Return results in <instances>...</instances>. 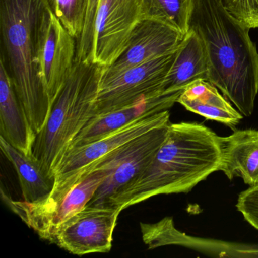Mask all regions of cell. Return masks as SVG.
<instances>
[{
	"mask_svg": "<svg viewBox=\"0 0 258 258\" xmlns=\"http://www.w3.org/2000/svg\"><path fill=\"white\" fill-rule=\"evenodd\" d=\"M221 162V137L201 123H170L150 164L108 205L122 211L154 196L188 192Z\"/></svg>",
	"mask_w": 258,
	"mask_h": 258,
	"instance_id": "cell-1",
	"label": "cell"
},
{
	"mask_svg": "<svg viewBox=\"0 0 258 258\" xmlns=\"http://www.w3.org/2000/svg\"><path fill=\"white\" fill-rule=\"evenodd\" d=\"M205 43L208 81L245 117L258 94V52L250 28L234 17L223 0H196L189 22Z\"/></svg>",
	"mask_w": 258,
	"mask_h": 258,
	"instance_id": "cell-2",
	"label": "cell"
},
{
	"mask_svg": "<svg viewBox=\"0 0 258 258\" xmlns=\"http://www.w3.org/2000/svg\"><path fill=\"white\" fill-rule=\"evenodd\" d=\"M51 14L48 0H0V61L37 135L52 109L40 63L42 39Z\"/></svg>",
	"mask_w": 258,
	"mask_h": 258,
	"instance_id": "cell-3",
	"label": "cell"
},
{
	"mask_svg": "<svg viewBox=\"0 0 258 258\" xmlns=\"http://www.w3.org/2000/svg\"><path fill=\"white\" fill-rule=\"evenodd\" d=\"M105 68L75 60L71 75L52 105L46 126L37 135L34 158L52 179L55 167L74 139L93 117Z\"/></svg>",
	"mask_w": 258,
	"mask_h": 258,
	"instance_id": "cell-4",
	"label": "cell"
},
{
	"mask_svg": "<svg viewBox=\"0 0 258 258\" xmlns=\"http://www.w3.org/2000/svg\"><path fill=\"white\" fill-rule=\"evenodd\" d=\"M170 123L169 110L148 114L96 141L68 149L54 170L52 192L40 202L50 205L58 202L98 161L134 139Z\"/></svg>",
	"mask_w": 258,
	"mask_h": 258,
	"instance_id": "cell-5",
	"label": "cell"
},
{
	"mask_svg": "<svg viewBox=\"0 0 258 258\" xmlns=\"http://www.w3.org/2000/svg\"><path fill=\"white\" fill-rule=\"evenodd\" d=\"M107 174L108 171L102 166L93 165L59 201L47 206L13 200L3 189L1 194L3 200L13 212L40 238L49 241L63 223L87 206Z\"/></svg>",
	"mask_w": 258,
	"mask_h": 258,
	"instance_id": "cell-6",
	"label": "cell"
},
{
	"mask_svg": "<svg viewBox=\"0 0 258 258\" xmlns=\"http://www.w3.org/2000/svg\"><path fill=\"white\" fill-rule=\"evenodd\" d=\"M170 124L155 128L134 139L96 163L94 165L102 166L108 174L87 205H108L116 195L135 180L164 143Z\"/></svg>",
	"mask_w": 258,
	"mask_h": 258,
	"instance_id": "cell-7",
	"label": "cell"
},
{
	"mask_svg": "<svg viewBox=\"0 0 258 258\" xmlns=\"http://www.w3.org/2000/svg\"><path fill=\"white\" fill-rule=\"evenodd\" d=\"M176 51L128 69L106 82L100 83L93 108V117L131 106L164 93L162 84L173 64Z\"/></svg>",
	"mask_w": 258,
	"mask_h": 258,
	"instance_id": "cell-8",
	"label": "cell"
},
{
	"mask_svg": "<svg viewBox=\"0 0 258 258\" xmlns=\"http://www.w3.org/2000/svg\"><path fill=\"white\" fill-rule=\"evenodd\" d=\"M121 211L109 205H87L63 223L49 241L75 255L108 253Z\"/></svg>",
	"mask_w": 258,
	"mask_h": 258,
	"instance_id": "cell-9",
	"label": "cell"
},
{
	"mask_svg": "<svg viewBox=\"0 0 258 258\" xmlns=\"http://www.w3.org/2000/svg\"><path fill=\"white\" fill-rule=\"evenodd\" d=\"M141 20L142 0H100L95 19L93 62L111 66Z\"/></svg>",
	"mask_w": 258,
	"mask_h": 258,
	"instance_id": "cell-10",
	"label": "cell"
},
{
	"mask_svg": "<svg viewBox=\"0 0 258 258\" xmlns=\"http://www.w3.org/2000/svg\"><path fill=\"white\" fill-rule=\"evenodd\" d=\"M184 36L173 28L151 19H143L134 28L124 50L111 66L105 67L100 83L128 69L176 50Z\"/></svg>",
	"mask_w": 258,
	"mask_h": 258,
	"instance_id": "cell-11",
	"label": "cell"
},
{
	"mask_svg": "<svg viewBox=\"0 0 258 258\" xmlns=\"http://www.w3.org/2000/svg\"><path fill=\"white\" fill-rule=\"evenodd\" d=\"M78 41L52 12L42 39L40 63L45 86L53 105L71 75Z\"/></svg>",
	"mask_w": 258,
	"mask_h": 258,
	"instance_id": "cell-12",
	"label": "cell"
},
{
	"mask_svg": "<svg viewBox=\"0 0 258 258\" xmlns=\"http://www.w3.org/2000/svg\"><path fill=\"white\" fill-rule=\"evenodd\" d=\"M182 91L164 92L131 106L92 117L74 139L69 149L96 141L148 114L170 109L177 102Z\"/></svg>",
	"mask_w": 258,
	"mask_h": 258,
	"instance_id": "cell-13",
	"label": "cell"
},
{
	"mask_svg": "<svg viewBox=\"0 0 258 258\" xmlns=\"http://www.w3.org/2000/svg\"><path fill=\"white\" fill-rule=\"evenodd\" d=\"M0 136L13 147L34 158L37 134L21 104L4 63L0 61Z\"/></svg>",
	"mask_w": 258,
	"mask_h": 258,
	"instance_id": "cell-14",
	"label": "cell"
},
{
	"mask_svg": "<svg viewBox=\"0 0 258 258\" xmlns=\"http://www.w3.org/2000/svg\"><path fill=\"white\" fill-rule=\"evenodd\" d=\"M208 74L209 64L205 43L196 31L189 29L176 49L162 90H184L196 81H208Z\"/></svg>",
	"mask_w": 258,
	"mask_h": 258,
	"instance_id": "cell-15",
	"label": "cell"
},
{
	"mask_svg": "<svg viewBox=\"0 0 258 258\" xmlns=\"http://www.w3.org/2000/svg\"><path fill=\"white\" fill-rule=\"evenodd\" d=\"M221 143L220 171L230 180L240 176L249 187L258 185V131L239 130Z\"/></svg>",
	"mask_w": 258,
	"mask_h": 258,
	"instance_id": "cell-16",
	"label": "cell"
},
{
	"mask_svg": "<svg viewBox=\"0 0 258 258\" xmlns=\"http://www.w3.org/2000/svg\"><path fill=\"white\" fill-rule=\"evenodd\" d=\"M177 102L191 112L232 129L243 118L242 114L208 81L200 80L187 87L178 98Z\"/></svg>",
	"mask_w": 258,
	"mask_h": 258,
	"instance_id": "cell-17",
	"label": "cell"
},
{
	"mask_svg": "<svg viewBox=\"0 0 258 258\" xmlns=\"http://www.w3.org/2000/svg\"><path fill=\"white\" fill-rule=\"evenodd\" d=\"M0 147L17 173L24 200L35 203L47 199L53 189L55 179L45 173L35 158L26 156L1 136Z\"/></svg>",
	"mask_w": 258,
	"mask_h": 258,
	"instance_id": "cell-18",
	"label": "cell"
},
{
	"mask_svg": "<svg viewBox=\"0 0 258 258\" xmlns=\"http://www.w3.org/2000/svg\"><path fill=\"white\" fill-rule=\"evenodd\" d=\"M196 0H142L143 19L164 24L185 36Z\"/></svg>",
	"mask_w": 258,
	"mask_h": 258,
	"instance_id": "cell-19",
	"label": "cell"
},
{
	"mask_svg": "<svg viewBox=\"0 0 258 258\" xmlns=\"http://www.w3.org/2000/svg\"><path fill=\"white\" fill-rule=\"evenodd\" d=\"M48 3L61 25L78 41L84 31L89 0H48Z\"/></svg>",
	"mask_w": 258,
	"mask_h": 258,
	"instance_id": "cell-20",
	"label": "cell"
},
{
	"mask_svg": "<svg viewBox=\"0 0 258 258\" xmlns=\"http://www.w3.org/2000/svg\"><path fill=\"white\" fill-rule=\"evenodd\" d=\"M100 0H89L84 31L78 40L76 61L93 62L95 19Z\"/></svg>",
	"mask_w": 258,
	"mask_h": 258,
	"instance_id": "cell-21",
	"label": "cell"
},
{
	"mask_svg": "<svg viewBox=\"0 0 258 258\" xmlns=\"http://www.w3.org/2000/svg\"><path fill=\"white\" fill-rule=\"evenodd\" d=\"M228 11L244 26L258 28V0H223Z\"/></svg>",
	"mask_w": 258,
	"mask_h": 258,
	"instance_id": "cell-22",
	"label": "cell"
},
{
	"mask_svg": "<svg viewBox=\"0 0 258 258\" xmlns=\"http://www.w3.org/2000/svg\"><path fill=\"white\" fill-rule=\"evenodd\" d=\"M236 208L246 222L258 231V185L240 193Z\"/></svg>",
	"mask_w": 258,
	"mask_h": 258,
	"instance_id": "cell-23",
	"label": "cell"
}]
</instances>
